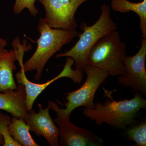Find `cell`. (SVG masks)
<instances>
[{"label":"cell","mask_w":146,"mask_h":146,"mask_svg":"<svg viewBox=\"0 0 146 146\" xmlns=\"http://www.w3.org/2000/svg\"><path fill=\"white\" fill-rule=\"evenodd\" d=\"M104 91L105 95L110 99L104 103L97 102L93 109L83 108V115L99 126L106 123L112 127L125 129L128 126L134 125L139 110L146 108V100L142 95L135 93L131 99L117 101L112 98L111 92L109 95V91Z\"/></svg>","instance_id":"obj_1"},{"label":"cell","mask_w":146,"mask_h":146,"mask_svg":"<svg viewBox=\"0 0 146 146\" xmlns=\"http://www.w3.org/2000/svg\"><path fill=\"white\" fill-rule=\"evenodd\" d=\"M101 13L98 21L91 26L85 23L80 25L83 32L76 44L69 50L63 53L56 54L55 57L69 56L74 61L75 69L83 72L89 64L88 55L91 48L100 39L112 32L117 30V24L110 17L109 6L102 4L101 6Z\"/></svg>","instance_id":"obj_3"},{"label":"cell","mask_w":146,"mask_h":146,"mask_svg":"<svg viewBox=\"0 0 146 146\" xmlns=\"http://www.w3.org/2000/svg\"><path fill=\"white\" fill-rule=\"evenodd\" d=\"M49 110L39 104L38 112L33 109L29 111L26 123L30 131L36 136H44L51 146H58L59 130L50 116Z\"/></svg>","instance_id":"obj_10"},{"label":"cell","mask_w":146,"mask_h":146,"mask_svg":"<svg viewBox=\"0 0 146 146\" xmlns=\"http://www.w3.org/2000/svg\"><path fill=\"white\" fill-rule=\"evenodd\" d=\"M146 38L142 37L141 46L136 54L123 59L124 74L117 78L119 83L131 88L135 93L146 96Z\"/></svg>","instance_id":"obj_8"},{"label":"cell","mask_w":146,"mask_h":146,"mask_svg":"<svg viewBox=\"0 0 146 146\" xmlns=\"http://www.w3.org/2000/svg\"><path fill=\"white\" fill-rule=\"evenodd\" d=\"M48 107L56 112L55 122L59 130V145L62 146H100L102 139L86 129L76 126L70 121V117L62 115L54 105L48 102Z\"/></svg>","instance_id":"obj_6"},{"label":"cell","mask_w":146,"mask_h":146,"mask_svg":"<svg viewBox=\"0 0 146 146\" xmlns=\"http://www.w3.org/2000/svg\"><path fill=\"white\" fill-rule=\"evenodd\" d=\"M7 40L3 38H0V55L4 53L7 52L8 51L5 48L7 46Z\"/></svg>","instance_id":"obj_19"},{"label":"cell","mask_w":146,"mask_h":146,"mask_svg":"<svg viewBox=\"0 0 146 146\" xmlns=\"http://www.w3.org/2000/svg\"><path fill=\"white\" fill-rule=\"evenodd\" d=\"M36 0H16L13 6V11L15 14L21 13L25 9L27 8L31 15L35 17L39 13V11L35 7V3Z\"/></svg>","instance_id":"obj_17"},{"label":"cell","mask_w":146,"mask_h":146,"mask_svg":"<svg viewBox=\"0 0 146 146\" xmlns=\"http://www.w3.org/2000/svg\"><path fill=\"white\" fill-rule=\"evenodd\" d=\"M23 44H21L20 43V39L18 36H16L12 42L13 49L16 52L17 60L19 62L20 67L23 65V57L25 53L32 49V47L31 44H29L27 46V41L26 39L23 41Z\"/></svg>","instance_id":"obj_18"},{"label":"cell","mask_w":146,"mask_h":146,"mask_svg":"<svg viewBox=\"0 0 146 146\" xmlns=\"http://www.w3.org/2000/svg\"><path fill=\"white\" fill-rule=\"evenodd\" d=\"M12 121V119L8 115L0 112V133L4 141V146H21L10 136L9 132V126Z\"/></svg>","instance_id":"obj_16"},{"label":"cell","mask_w":146,"mask_h":146,"mask_svg":"<svg viewBox=\"0 0 146 146\" xmlns=\"http://www.w3.org/2000/svg\"><path fill=\"white\" fill-rule=\"evenodd\" d=\"M37 30L40 35L37 40V48L32 56L24 63L23 68L25 72L35 70L34 80H39L50 58L64 45L70 43L74 37H79L81 32L75 30L67 31L52 28L43 18L39 20Z\"/></svg>","instance_id":"obj_2"},{"label":"cell","mask_w":146,"mask_h":146,"mask_svg":"<svg viewBox=\"0 0 146 146\" xmlns=\"http://www.w3.org/2000/svg\"><path fill=\"white\" fill-rule=\"evenodd\" d=\"M26 100L25 86L19 84L15 90L8 89L0 92V110H5L14 117L23 119L26 122L29 112Z\"/></svg>","instance_id":"obj_11"},{"label":"cell","mask_w":146,"mask_h":146,"mask_svg":"<svg viewBox=\"0 0 146 146\" xmlns=\"http://www.w3.org/2000/svg\"><path fill=\"white\" fill-rule=\"evenodd\" d=\"M127 131V135L136 145L146 146V122L144 121L136 125L131 126Z\"/></svg>","instance_id":"obj_15"},{"label":"cell","mask_w":146,"mask_h":146,"mask_svg":"<svg viewBox=\"0 0 146 146\" xmlns=\"http://www.w3.org/2000/svg\"><path fill=\"white\" fill-rule=\"evenodd\" d=\"M16 60L14 49L0 55V92L8 89L15 90L17 88L13 75V71L17 69L14 63Z\"/></svg>","instance_id":"obj_12"},{"label":"cell","mask_w":146,"mask_h":146,"mask_svg":"<svg viewBox=\"0 0 146 146\" xmlns=\"http://www.w3.org/2000/svg\"><path fill=\"white\" fill-rule=\"evenodd\" d=\"M10 136L21 146H38L30 133V127L23 119L12 118V121L9 126Z\"/></svg>","instance_id":"obj_14"},{"label":"cell","mask_w":146,"mask_h":146,"mask_svg":"<svg viewBox=\"0 0 146 146\" xmlns=\"http://www.w3.org/2000/svg\"><path fill=\"white\" fill-rule=\"evenodd\" d=\"M74 64V61L73 58L68 56L66 63L62 72L54 78L43 84H35L29 81L26 76L23 66L21 67V70L16 74V77L18 83L23 84L25 88L26 102L27 110L28 112L32 109L35 101L42 91L57 80L62 78L68 77L71 78L75 83H81L83 78V72L76 69H72V66Z\"/></svg>","instance_id":"obj_9"},{"label":"cell","mask_w":146,"mask_h":146,"mask_svg":"<svg viewBox=\"0 0 146 146\" xmlns=\"http://www.w3.org/2000/svg\"><path fill=\"white\" fill-rule=\"evenodd\" d=\"M126 49L119 32H112L100 39L91 48L88 55V64L106 71L109 76L123 75Z\"/></svg>","instance_id":"obj_4"},{"label":"cell","mask_w":146,"mask_h":146,"mask_svg":"<svg viewBox=\"0 0 146 146\" xmlns=\"http://www.w3.org/2000/svg\"><path fill=\"white\" fill-rule=\"evenodd\" d=\"M46 11L44 20L52 28L67 31L77 27L75 15L78 8L87 0H38Z\"/></svg>","instance_id":"obj_7"},{"label":"cell","mask_w":146,"mask_h":146,"mask_svg":"<svg viewBox=\"0 0 146 146\" xmlns=\"http://www.w3.org/2000/svg\"><path fill=\"white\" fill-rule=\"evenodd\" d=\"M111 8L115 11L126 13L132 11L140 19V27L142 36L146 38V0L141 3L131 2L127 0H112Z\"/></svg>","instance_id":"obj_13"},{"label":"cell","mask_w":146,"mask_h":146,"mask_svg":"<svg viewBox=\"0 0 146 146\" xmlns=\"http://www.w3.org/2000/svg\"><path fill=\"white\" fill-rule=\"evenodd\" d=\"M83 72L87 76L86 80L80 89L66 94L65 108H60L56 104H55L63 115L70 117L73 110L81 106L94 108L96 92L109 76L106 71L90 65L84 68Z\"/></svg>","instance_id":"obj_5"},{"label":"cell","mask_w":146,"mask_h":146,"mask_svg":"<svg viewBox=\"0 0 146 146\" xmlns=\"http://www.w3.org/2000/svg\"><path fill=\"white\" fill-rule=\"evenodd\" d=\"M4 144L3 137L2 135L0 133V145L3 146Z\"/></svg>","instance_id":"obj_20"}]
</instances>
